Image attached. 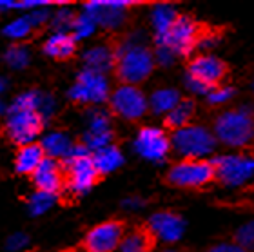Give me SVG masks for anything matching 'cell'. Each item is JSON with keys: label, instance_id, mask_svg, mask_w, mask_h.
Instances as JSON below:
<instances>
[{"label": "cell", "instance_id": "6da1fadb", "mask_svg": "<svg viewBox=\"0 0 254 252\" xmlns=\"http://www.w3.org/2000/svg\"><path fill=\"white\" fill-rule=\"evenodd\" d=\"M227 29V26H216L178 11L169 26L154 35L156 57L167 53L171 57L190 58L198 48L220 40Z\"/></svg>", "mask_w": 254, "mask_h": 252}, {"label": "cell", "instance_id": "7a4b0ae2", "mask_svg": "<svg viewBox=\"0 0 254 252\" xmlns=\"http://www.w3.org/2000/svg\"><path fill=\"white\" fill-rule=\"evenodd\" d=\"M107 42L113 49V78L118 85L138 87L153 74L156 67V51L145 44L129 42L124 35H111Z\"/></svg>", "mask_w": 254, "mask_h": 252}, {"label": "cell", "instance_id": "3957f363", "mask_svg": "<svg viewBox=\"0 0 254 252\" xmlns=\"http://www.w3.org/2000/svg\"><path fill=\"white\" fill-rule=\"evenodd\" d=\"M62 163L65 173V187L59 198L60 205H73L80 196L102 184L106 178V174L96 165L93 152L84 149L80 143L71 156L62 160Z\"/></svg>", "mask_w": 254, "mask_h": 252}, {"label": "cell", "instance_id": "277c9868", "mask_svg": "<svg viewBox=\"0 0 254 252\" xmlns=\"http://www.w3.org/2000/svg\"><path fill=\"white\" fill-rule=\"evenodd\" d=\"M211 131L225 147L254 149V109L245 105L222 109L214 116Z\"/></svg>", "mask_w": 254, "mask_h": 252}, {"label": "cell", "instance_id": "5b68a950", "mask_svg": "<svg viewBox=\"0 0 254 252\" xmlns=\"http://www.w3.org/2000/svg\"><path fill=\"white\" fill-rule=\"evenodd\" d=\"M44 116L37 107V96L24 95L7 111L4 122V136L16 147L37 142L35 138L44 131Z\"/></svg>", "mask_w": 254, "mask_h": 252}, {"label": "cell", "instance_id": "8992f818", "mask_svg": "<svg viewBox=\"0 0 254 252\" xmlns=\"http://www.w3.org/2000/svg\"><path fill=\"white\" fill-rule=\"evenodd\" d=\"M186 73L192 89L209 95L212 91L227 87V82L233 76V65L223 58L200 53L186 60Z\"/></svg>", "mask_w": 254, "mask_h": 252}, {"label": "cell", "instance_id": "52a82bcc", "mask_svg": "<svg viewBox=\"0 0 254 252\" xmlns=\"http://www.w3.org/2000/svg\"><path fill=\"white\" fill-rule=\"evenodd\" d=\"M162 182L173 189L201 190L216 184V167L207 158H182L171 163Z\"/></svg>", "mask_w": 254, "mask_h": 252}, {"label": "cell", "instance_id": "ba28073f", "mask_svg": "<svg viewBox=\"0 0 254 252\" xmlns=\"http://www.w3.org/2000/svg\"><path fill=\"white\" fill-rule=\"evenodd\" d=\"M129 227L124 220L113 218V220L100 221L95 227H91L85 232V236L80 240L74 247L78 252H115L120 251Z\"/></svg>", "mask_w": 254, "mask_h": 252}, {"label": "cell", "instance_id": "9c48e42d", "mask_svg": "<svg viewBox=\"0 0 254 252\" xmlns=\"http://www.w3.org/2000/svg\"><path fill=\"white\" fill-rule=\"evenodd\" d=\"M107 111L109 115L117 116L120 120L136 124L143 120L151 111L149 98L145 96L140 87L134 85H118L117 89L111 91L107 100Z\"/></svg>", "mask_w": 254, "mask_h": 252}, {"label": "cell", "instance_id": "30bf717a", "mask_svg": "<svg viewBox=\"0 0 254 252\" xmlns=\"http://www.w3.org/2000/svg\"><path fill=\"white\" fill-rule=\"evenodd\" d=\"M171 142H173V151L180 156V160L182 158H203L211 154L218 145V140L211 129L198 126V124H192L171 134Z\"/></svg>", "mask_w": 254, "mask_h": 252}, {"label": "cell", "instance_id": "8fae6325", "mask_svg": "<svg viewBox=\"0 0 254 252\" xmlns=\"http://www.w3.org/2000/svg\"><path fill=\"white\" fill-rule=\"evenodd\" d=\"M109 95L111 93L107 87L106 74L91 71V69H84L69 91V100L76 107H84V105L100 104V102L107 104Z\"/></svg>", "mask_w": 254, "mask_h": 252}, {"label": "cell", "instance_id": "7c38bea8", "mask_svg": "<svg viewBox=\"0 0 254 252\" xmlns=\"http://www.w3.org/2000/svg\"><path fill=\"white\" fill-rule=\"evenodd\" d=\"M84 7L87 11L85 15L95 24H98L104 29H109V31H117L129 22L131 9L138 5L127 4V2H89Z\"/></svg>", "mask_w": 254, "mask_h": 252}, {"label": "cell", "instance_id": "4fadbf2b", "mask_svg": "<svg viewBox=\"0 0 254 252\" xmlns=\"http://www.w3.org/2000/svg\"><path fill=\"white\" fill-rule=\"evenodd\" d=\"M212 163L216 167V184L225 187L242 185L254 176V156H216Z\"/></svg>", "mask_w": 254, "mask_h": 252}, {"label": "cell", "instance_id": "5bb4252c", "mask_svg": "<svg viewBox=\"0 0 254 252\" xmlns=\"http://www.w3.org/2000/svg\"><path fill=\"white\" fill-rule=\"evenodd\" d=\"M134 145H136V151L140 156H143L145 160H153V162L164 160L173 151L171 134H167L164 129L151 126H143L140 129Z\"/></svg>", "mask_w": 254, "mask_h": 252}, {"label": "cell", "instance_id": "9a60e30c", "mask_svg": "<svg viewBox=\"0 0 254 252\" xmlns=\"http://www.w3.org/2000/svg\"><path fill=\"white\" fill-rule=\"evenodd\" d=\"M38 194H46L51 198H60L65 187V173H64L62 160L48 158L31 178Z\"/></svg>", "mask_w": 254, "mask_h": 252}, {"label": "cell", "instance_id": "2e32d148", "mask_svg": "<svg viewBox=\"0 0 254 252\" xmlns=\"http://www.w3.org/2000/svg\"><path fill=\"white\" fill-rule=\"evenodd\" d=\"M48 158H49V154H48V151H46V147H44L42 142H31V143L22 145V147H16L15 160H13L16 174L33 178Z\"/></svg>", "mask_w": 254, "mask_h": 252}, {"label": "cell", "instance_id": "e0dca14e", "mask_svg": "<svg viewBox=\"0 0 254 252\" xmlns=\"http://www.w3.org/2000/svg\"><path fill=\"white\" fill-rule=\"evenodd\" d=\"M160 238L149 221H140L129 229L120 252H156Z\"/></svg>", "mask_w": 254, "mask_h": 252}, {"label": "cell", "instance_id": "ac0fdd59", "mask_svg": "<svg viewBox=\"0 0 254 252\" xmlns=\"http://www.w3.org/2000/svg\"><path fill=\"white\" fill-rule=\"evenodd\" d=\"M196 113H198V102L194 96H182V100L176 104L175 109L164 116L162 129L167 134H175L194 124Z\"/></svg>", "mask_w": 254, "mask_h": 252}, {"label": "cell", "instance_id": "d6986e66", "mask_svg": "<svg viewBox=\"0 0 254 252\" xmlns=\"http://www.w3.org/2000/svg\"><path fill=\"white\" fill-rule=\"evenodd\" d=\"M147 221L154 229L156 236L160 238V242L165 243L178 242L184 234V227H186L184 218L175 210H158Z\"/></svg>", "mask_w": 254, "mask_h": 252}, {"label": "cell", "instance_id": "ffe728a7", "mask_svg": "<svg viewBox=\"0 0 254 252\" xmlns=\"http://www.w3.org/2000/svg\"><path fill=\"white\" fill-rule=\"evenodd\" d=\"M42 51L57 62H67V60L76 57V51H78L76 35L73 31L55 33L53 37H49L46 40V44L42 46Z\"/></svg>", "mask_w": 254, "mask_h": 252}, {"label": "cell", "instance_id": "44dd1931", "mask_svg": "<svg viewBox=\"0 0 254 252\" xmlns=\"http://www.w3.org/2000/svg\"><path fill=\"white\" fill-rule=\"evenodd\" d=\"M180 91L173 89V87H162V89H156L149 98V105H151V111L154 115H167L175 109L176 104L182 100Z\"/></svg>", "mask_w": 254, "mask_h": 252}, {"label": "cell", "instance_id": "7402d4cb", "mask_svg": "<svg viewBox=\"0 0 254 252\" xmlns=\"http://www.w3.org/2000/svg\"><path fill=\"white\" fill-rule=\"evenodd\" d=\"M85 65L91 71H96V73L106 74L107 71L111 73L113 67V49L109 46V42H106L104 46H98V48L91 49V51L85 53Z\"/></svg>", "mask_w": 254, "mask_h": 252}, {"label": "cell", "instance_id": "603a6c76", "mask_svg": "<svg viewBox=\"0 0 254 252\" xmlns=\"http://www.w3.org/2000/svg\"><path fill=\"white\" fill-rule=\"evenodd\" d=\"M42 143L46 151H48L49 158H57V160H65V158L73 154L74 149L78 147V145H73V143L69 142V138H65L64 134H59V132L46 138Z\"/></svg>", "mask_w": 254, "mask_h": 252}, {"label": "cell", "instance_id": "cb8c5ba5", "mask_svg": "<svg viewBox=\"0 0 254 252\" xmlns=\"http://www.w3.org/2000/svg\"><path fill=\"white\" fill-rule=\"evenodd\" d=\"M93 156H95V162L98 165V169L104 174L111 173L113 169H117L122 163V154H120L117 145H109V147H104L100 151H95Z\"/></svg>", "mask_w": 254, "mask_h": 252}, {"label": "cell", "instance_id": "d4e9b609", "mask_svg": "<svg viewBox=\"0 0 254 252\" xmlns=\"http://www.w3.org/2000/svg\"><path fill=\"white\" fill-rule=\"evenodd\" d=\"M231 243L238 245L245 252L254 251V221H249L244 227H240L238 231L231 236Z\"/></svg>", "mask_w": 254, "mask_h": 252}, {"label": "cell", "instance_id": "484cf974", "mask_svg": "<svg viewBox=\"0 0 254 252\" xmlns=\"http://www.w3.org/2000/svg\"><path fill=\"white\" fill-rule=\"evenodd\" d=\"M35 27H33L31 20H29V16H24V18H18V20L11 22L9 26L5 27L4 33L7 37H13V38H24L27 33H31Z\"/></svg>", "mask_w": 254, "mask_h": 252}, {"label": "cell", "instance_id": "4316f807", "mask_svg": "<svg viewBox=\"0 0 254 252\" xmlns=\"http://www.w3.org/2000/svg\"><path fill=\"white\" fill-rule=\"evenodd\" d=\"M26 53L22 51L20 46H11L9 51L5 53V60H7V63L9 65H13V67H22V65H26Z\"/></svg>", "mask_w": 254, "mask_h": 252}, {"label": "cell", "instance_id": "83f0119b", "mask_svg": "<svg viewBox=\"0 0 254 252\" xmlns=\"http://www.w3.org/2000/svg\"><path fill=\"white\" fill-rule=\"evenodd\" d=\"M233 95H234L233 87H222V89H216V91H212V93H209L207 98H209L211 104L216 105V104H222V102H227Z\"/></svg>", "mask_w": 254, "mask_h": 252}, {"label": "cell", "instance_id": "f1b7e54d", "mask_svg": "<svg viewBox=\"0 0 254 252\" xmlns=\"http://www.w3.org/2000/svg\"><path fill=\"white\" fill-rule=\"evenodd\" d=\"M205 252H245V251H242L238 245L227 242V243H220V245H212Z\"/></svg>", "mask_w": 254, "mask_h": 252}, {"label": "cell", "instance_id": "f546056e", "mask_svg": "<svg viewBox=\"0 0 254 252\" xmlns=\"http://www.w3.org/2000/svg\"><path fill=\"white\" fill-rule=\"evenodd\" d=\"M160 252H187L184 249H165V251H160Z\"/></svg>", "mask_w": 254, "mask_h": 252}, {"label": "cell", "instance_id": "4dcf8cb0", "mask_svg": "<svg viewBox=\"0 0 254 252\" xmlns=\"http://www.w3.org/2000/svg\"><path fill=\"white\" fill-rule=\"evenodd\" d=\"M253 93H254V82H253Z\"/></svg>", "mask_w": 254, "mask_h": 252}]
</instances>
